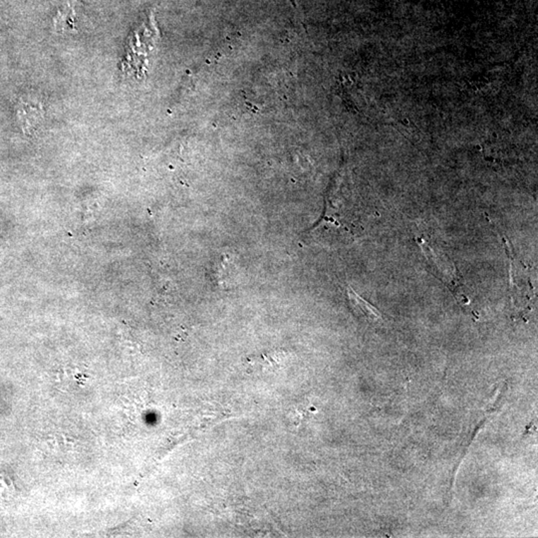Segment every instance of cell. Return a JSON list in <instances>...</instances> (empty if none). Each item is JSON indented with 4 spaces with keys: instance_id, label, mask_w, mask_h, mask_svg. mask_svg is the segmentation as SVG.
Segmentation results:
<instances>
[{
    "instance_id": "6da1fadb",
    "label": "cell",
    "mask_w": 538,
    "mask_h": 538,
    "mask_svg": "<svg viewBox=\"0 0 538 538\" xmlns=\"http://www.w3.org/2000/svg\"><path fill=\"white\" fill-rule=\"evenodd\" d=\"M417 241L426 257L429 271L448 287L460 305L470 308V298L463 283L462 275L453 260L440 247L429 241L424 235L419 236Z\"/></svg>"
},
{
    "instance_id": "7a4b0ae2",
    "label": "cell",
    "mask_w": 538,
    "mask_h": 538,
    "mask_svg": "<svg viewBox=\"0 0 538 538\" xmlns=\"http://www.w3.org/2000/svg\"><path fill=\"white\" fill-rule=\"evenodd\" d=\"M347 295H348L350 305L357 314L366 318L369 321H378L382 319V314L379 312L377 308L374 307L372 304L366 301L365 299L359 296L352 287H347Z\"/></svg>"
}]
</instances>
